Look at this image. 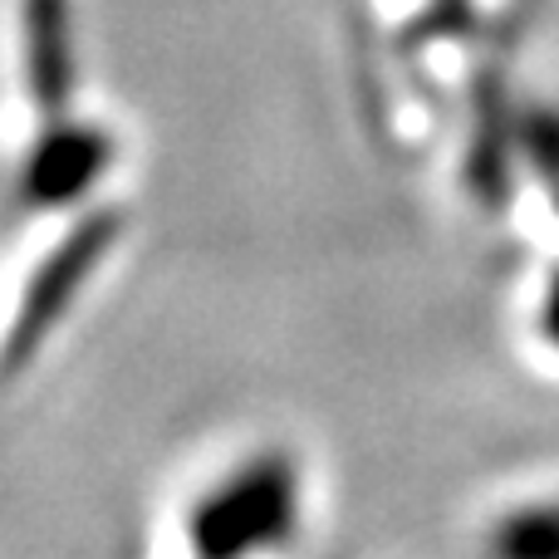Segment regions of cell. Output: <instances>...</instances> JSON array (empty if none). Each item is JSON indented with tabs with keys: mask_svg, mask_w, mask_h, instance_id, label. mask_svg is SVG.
Here are the masks:
<instances>
[{
	"mask_svg": "<svg viewBox=\"0 0 559 559\" xmlns=\"http://www.w3.org/2000/svg\"><path fill=\"white\" fill-rule=\"evenodd\" d=\"M486 559H559V501L506 511L486 535Z\"/></svg>",
	"mask_w": 559,
	"mask_h": 559,
	"instance_id": "cell-5",
	"label": "cell"
},
{
	"mask_svg": "<svg viewBox=\"0 0 559 559\" xmlns=\"http://www.w3.org/2000/svg\"><path fill=\"white\" fill-rule=\"evenodd\" d=\"M299 466L285 452H261L226 472L187 515L192 559H265L299 531Z\"/></svg>",
	"mask_w": 559,
	"mask_h": 559,
	"instance_id": "cell-1",
	"label": "cell"
},
{
	"mask_svg": "<svg viewBox=\"0 0 559 559\" xmlns=\"http://www.w3.org/2000/svg\"><path fill=\"white\" fill-rule=\"evenodd\" d=\"M104 163H108V138L98 128H55L29 153L25 197L35 206H64L98 182Z\"/></svg>",
	"mask_w": 559,
	"mask_h": 559,
	"instance_id": "cell-3",
	"label": "cell"
},
{
	"mask_svg": "<svg viewBox=\"0 0 559 559\" xmlns=\"http://www.w3.org/2000/svg\"><path fill=\"white\" fill-rule=\"evenodd\" d=\"M114 226H118L114 216H94V222H84L45 265H39L35 285H29V295H25V309H20L15 329H10V338H5V368H15V358H25L29 348L45 338V329L64 314V305L74 299L79 280L94 271L98 255L108 251Z\"/></svg>",
	"mask_w": 559,
	"mask_h": 559,
	"instance_id": "cell-2",
	"label": "cell"
},
{
	"mask_svg": "<svg viewBox=\"0 0 559 559\" xmlns=\"http://www.w3.org/2000/svg\"><path fill=\"white\" fill-rule=\"evenodd\" d=\"M25 79L45 114H59L74 79L69 55V5L64 0H25Z\"/></svg>",
	"mask_w": 559,
	"mask_h": 559,
	"instance_id": "cell-4",
	"label": "cell"
},
{
	"mask_svg": "<svg viewBox=\"0 0 559 559\" xmlns=\"http://www.w3.org/2000/svg\"><path fill=\"white\" fill-rule=\"evenodd\" d=\"M540 329H545V338L559 348V271H555L550 289H545V299H540Z\"/></svg>",
	"mask_w": 559,
	"mask_h": 559,
	"instance_id": "cell-6",
	"label": "cell"
}]
</instances>
